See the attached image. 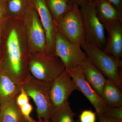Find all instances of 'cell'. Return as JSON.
I'll use <instances>...</instances> for the list:
<instances>
[{
	"mask_svg": "<svg viewBox=\"0 0 122 122\" xmlns=\"http://www.w3.org/2000/svg\"><path fill=\"white\" fill-rule=\"evenodd\" d=\"M0 66L8 76L20 84L30 74L15 29L10 33L7 40V53L4 59L0 62Z\"/></svg>",
	"mask_w": 122,
	"mask_h": 122,
	"instance_id": "obj_1",
	"label": "cell"
},
{
	"mask_svg": "<svg viewBox=\"0 0 122 122\" xmlns=\"http://www.w3.org/2000/svg\"><path fill=\"white\" fill-rule=\"evenodd\" d=\"M51 83L39 81L30 74L21 84V88L34 102L39 121L50 120L56 111L51 98Z\"/></svg>",
	"mask_w": 122,
	"mask_h": 122,
	"instance_id": "obj_2",
	"label": "cell"
},
{
	"mask_svg": "<svg viewBox=\"0 0 122 122\" xmlns=\"http://www.w3.org/2000/svg\"><path fill=\"white\" fill-rule=\"evenodd\" d=\"M87 59L107 79L111 80L120 89L122 79L119 68L122 67L120 59L107 54L95 45L85 42L81 46Z\"/></svg>",
	"mask_w": 122,
	"mask_h": 122,
	"instance_id": "obj_3",
	"label": "cell"
},
{
	"mask_svg": "<svg viewBox=\"0 0 122 122\" xmlns=\"http://www.w3.org/2000/svg\"><path fill=\"white\" fill-rule=\"evenodd\" d=\"M28 68L33 77L46 82H52L66 70L58 57L55 55L45 53H42L30 59Z\"/></svg>",
	"mask_w": 122,
	"mask_h": 122,
	"instance_id": "obj_4",
	"label": "cell"
},
{
	"mask_svg": "<svg viewBox=\"0 0 122 122\" xmlns=\"http://www.w3.org/2000/svg\"><path fill=\"white\" fill-rule=\"evenodd\" d=\"M83 19L85 41L102 49L107 41L105 29L97 16L94 1L79 6Z\"/></svg>",
	"mask_w": 122,
	"mask_h": 122,
	"instance_id": "obj_5",
	"label": "cell"
},
{
	"mask_svg": "<svg viewBox=\"0 0 122 122\" xmlns=\"http://www.w3.org/2000/svg\"><path fill=\"white\" fill-rule=\"evenodd\" d=\"M58 32L69 41L81 46L85 42V30L79 6L73 4L69 12L58 22Z\"/></svg>",
	"mask_w": 122,
	"mask_h": 122,
	"instance_id": "obj_6",
	"label": "cell"
},
{
	"mask_svg": "<svg viewBox=\"0 0 122 122\" xmlns=\"http://www.w3.org/2000/svg\"><path fill=\"white\" fill-rule=\"evenodd\" d=\"M54 54L69 70L79 66L86 57L81 46L73 44L57 31L54 42Z\"/></svg>",
	"mask_w": 122,
	"mask_h": 122,
	"instance_id": "obj_7",
	"label": "cell"
},
{
	"mask_svg": "<svg viewBox=\"0 0 122 122\" xmlns=\"http://www.w3.org/2000/svg\"><path fill=\"white\" fill-rule=\"evenodd\" d=\"M76 90H78L76 84L65 70L51 83V98L56 110L68 102L70 96Z\"/></svg>",
	"mask_w": 122,
	"mask_h": 122,
	"instance_id": "obj_8",
	"label": "cell"
},
{
	"mask_svg": "<svg viewBox=\"0 0 122 122\" xmlns=\"http://www.w3.org/2000/svg\"><path fill=\"white\" fill-rule=\"evenodd\" d=\"M66 70L76 84L78 90L84 95L94 107L98 118L102 117L107 106L86 80L80 66Z\"/></svg>",
	"mask_w": 122,
	"mask_h": 122,
	"instance_id": "obj_9",
	"label": "cell"
},
{
	"mask_svg": "<svg viewBox=\"0 0 122 122\" xmlns=\"http://www.w3.org/2000/svg\"><path fill=\"white\" fill-rule=\"evenodd\" d=\"M32 2L39 14L42 25L45 33L46 53L49 54L55 55V39L57 31L46 0H32Z\"/></svg>",
	"mask_w": 122,
	"mask_h": 122,
	"instance_id": "obj_10",
	"label": "cell"
},
{
	"mask_svg": "<svg viewBox=\"0 0 122 122\" xmlns=\"http://www.w3.org/2000/svg\"><path fill=\"white\" fill-rule=\"evenodd\" d=\"M103 25L108 36L104 51L116 59H120L122 55V21Z\"/></svg>",
	"mask_w": 122,
	"mask_h": 122,
	"instance_id": "obj_11",
	"label": "cell"
},
{
	"mask_svg": "<svg viewBox=\"0 0 122 122\" xmlns=\"http://www.w3.org/2000/svg\"><path fill=\"white\" fill-rule=\"evenodd\" d=\"M79 66L87 82L101 97L107 78L86 57Z\"/></svg>",
	"mask_w": 122,
	"mask_h": 122,
	"instance_id": "obj_12",
	"label": "cell"
},
{
	"mask_svg": "<svg viewBox=\"0 0 122 122\" xmlns=\"http://www.w3.org/2000/svg\"><path fill=\"white\" fill-rule=\"evenodd\" d=\"M21 89V84L8 76L0 66V106L15 99Z\"/></svg>",
	"mask_w": 122,
	"mask_h": 122,
	"instance_id": "obj_13",
	"label": "cell"
},
{
	"mask_svg": "<svg viewBox=\"0 0 122 122\" xmlns=\"http://www.w3.org/2000/svg\"><path fill=\"white\" fill-rule=\"evenodd\" d=\"M31 11L32 18L30 32V39L38 50L41 53H46L45 30L38 20L35 10L31 9Z\"/></svg>",
	"mask_w": 122,
	"mask_h": 122,
	"instance_id": "obj_14",
	"label": "cell"
},
{
	"mask_svg": "<svg viewBox=\"0 0 122 122\" xmlns=\"http://www.w3.org/2000/svg\"><path fill=\"white\" fill-rule=\"evenodd\" d=\"M97 16L103 24L122 21V13L105 0H94Z\"/></svg>",
	"mask_w": 122,
	"mask_h": 122,
	"instance_id": "obj_15",
	"label": "cell"
},
{
	"mask_svg": "<svg viewBox=\"0 0 122 122\" xmlns=\"http://www.w3.org/2000/svg\"><path fill=\"white\" fill-rule=\"evenodd\" d=\"M120 89L113 82L107 79L101 97L107 106H122V94Z\"/></svg>",
	"mask_w": 122,
	"mask_h": 122,
	"instance_id": "obj_16",
	"label": "cell"
},
{
	"mask_svg": "<svg viewBox=\"0 0 122 122\" xmlns=\"http://www.w3.org/2000/svg\"><path fill=\"white\" fill-rule=\"evenodd\" d=\"M27 122L17 105L15 99L0 106V122Z\"/></svg>",
	"mask_w": 122,
	"mask_h": 122,
	"instance_id": "obj_17",
	"label": "cell"
},
{
	"mask_svg": "<svg viewBox=\"0 0 122 122\" xmlns=\"http://www.w3.org/2000/svg\"><path fill=\"white\" fill-rule=\"evenodd\" d=\"M52 16L59 22L69 12L73 4L71 0H46Z\"/></svg>",
	"mask_w": 122,
	"mask_h": 122,
	"instance_id": "obj_18",
	"label": "cell"
},
{
	"mask_svg": "<svg viewBox=\"0 0 122 122\" xmlns=\"http://www.w3.org/2000/svg\"><path fill=\"white\" fill-rule=\"evenodd\" d=\"M30 98L21 88V90L15 99V102L21 113L28 122H37L30 116L33 110L32 106L30 102Z\"/></svg>",
	"mask_w": 122,
	"mask_h": 122,
	"instance_id": "obj_19",
	"label": "cell"
},
{
	"mask_svg": "<svg viewBox=\"0 0 122 122\" xmlns=\"http://www.w3.org/2000/svg\"><path fill=\"white\" fill-rule=\"evenodd\" d=\"M75 114L68 102L59 110H56L52 116L50 122H76L74 120Z\"/></svg>",
	"mask_w": 122,
	"mask_h": 122,
	"instance_id": "obj_20",
	"label": "cell"
},
{
	"mask_svg": "<svg viewBox=\"0 0 122 122\" xmlns=\"http://www.w3.org/2000/svg\"><path fill=\"white\" fill-rule=\"evenodd\" d=\"M102 117L110 118L122 122V106L107 107Z\"/></svg>",
	"mask_w": 122,
	"mask_h": 122,
	"instance_id": "obj_21",
	"label": "cell"
},
{
	"mask_svg": "<svg viewBox=\"0 0 122 122\" xmlns=\"http://www.w3.org/2000/svg\"><path fill=\"white\" fill-rule=\"evenodd\" d=\"M26 2V0H8L6 5L11 13L17 14L22 11Z\"/></svg>",
	"mask_w": 122,
	"mask_h": 122,
	"instance_id": "obj_22",
	"label": "cell"
},
{
	"mask_svg": "<svg viewBox=\"0 0 122 122\" xmlns=\"http://www.w3.org/2000/svg\"><path fill=\"white\" fill-rule=\"evenodd\" d=\"M96 113L91 110L83 111L79 116L80 122H95Z\"/></svg>",
	"mask_w": 122,
	"mask_h": 122,
	"instance_id": "obj_23",
	"label": "cell"
},
{
	"mask_svg": "<svg viewBox=\"0 0 122 122\" xmlns=\"http://www.w3.org/2000/svg\"><path fill=\"white\" fill-rule=\"evenodd\" d=\"M122 13V0H105Z\"/></svg>",
	"mask_w": 122,
	"mask_h": 122,
	"instance_id": "obj_24",
	"label": "cell"
},
{
	"mask_svg": "<svg viewBox=\"0 0 122 122\" xmlns=\"http://www.w3.org/2000/svg\"><path fill=\"white\" fill-rule=\"evenodd\" d=\"M6 1H0V25L6 10Z\"/></svg>",
	"mask_w": 122,
	"mask_h": 122,
	"instance_id": "obj_25",
	"label": "cell"
},
{
	"mask_svg": "<svg viewBox=\"0 0 122 122\" xmlns=\"http://www.w3.org/2000/svg\"><path fill=\"white\" fill-rule=\"evenodd\" d=\"M94 0H71L72 4L77 5L79 6L86 3L92 2Z\"/></svg>",
	"mask_w": 122,
	"mask_h": 122,
	"instance_id": "obj_26",
	"label": "cell"
},
{
	"mask_svg": "<svg viewBox=\"0 0 122 122\" xmlns=\"http://www.w3.org/2000/svg\"><path fill=\"white\" fill-rule=\"evenodd\" d=\"M98 118L99 122H122L115 119L105 117H101Z\"/></svg>",
	"mask_w": 122,
	"mask_h": 122,
	"instance_id": "obj_27",
	"label": "cell"
},
{
	"mask_svg": "<svg viewBox=\"0 0 122 122\" xmlns=\"http://www.w3.org/2000/svg\"><path fill=\"white\" fill-rule=\"evenodd\" d=\"M37 122H50V120H41L38 121Z\"/></svg>",
	"mask_w": 122,
	"mask_h": 122,
	"instance_id": "obj_28",
	"label": "cell"
},
{
	"mask_svg": "<svg viewBox=\"0 0 122 122\" xmlns=\"http://www.w3.org/2000/svg\"></svg>",
	"mask_w": 122,
	"mask_h": 122,
	"instance_id": "obj_29",
	"label": "cell"
},
{
	"mask_svg": "<svg viewBox=\"0 0 122 122\" xmlns=\"http://www.w3.org/2000/svg\"><path fill=\"white\" fill-rule=\"evenodd\" d=\"M7 1V0H0V1Z\"/></svg>",
	"mask_w": 122,
	"mask_h": 122,
	"instance_id": "obj_30",
	"label": "cell"
},
{
	"mask_svg": "<svg viewBox=\"0 0 122 122\" xmlns=\"http://www.w3.org/2000/svg\"></svg>",
	"mask_w": 122,
	"mask_h": 122,
	"instance_id": "obj_31",
	"label": "cell"
}]
</instances>
